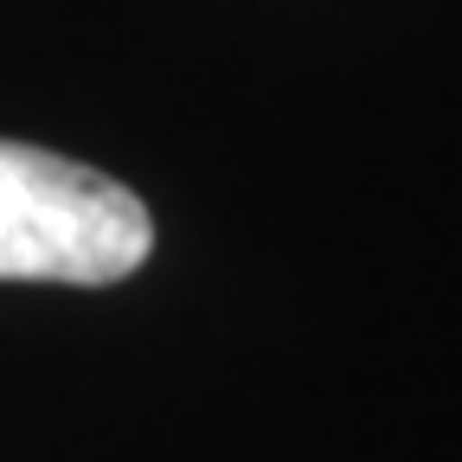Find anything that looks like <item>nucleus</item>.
Listing matches in <instances>:
<instances>
[{"label": "nucleus", "instance_id": "obj_1", "mask_svg": "<svg viewBox=\"0 0 462 462\" xmlns=\"http://www.w3.org/2000/svg\"><path fill=\"white\" fill-rule=\"evenodd\" d=\"M154 251L148 206L109 173L0 142V282H123Z\"/></svg>", "mask_w": 462, "mask_h": 462}]
</instances>
